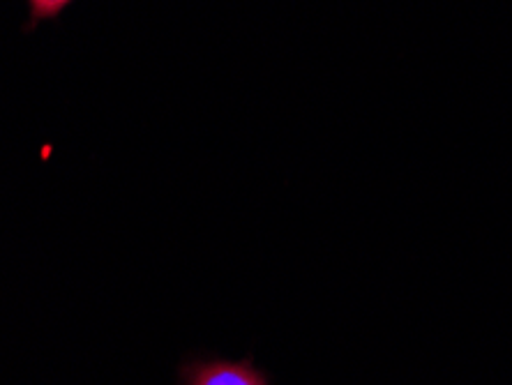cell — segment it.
I'll return each mask as SVG.
<instances>
[{"label":"cell","mask_w":512,"mask_h":385,"mask_svg":"<svg viewBox=\"0 0 512 385\" xmlns=\"http://www.w3.org/2000/svg\"><path fill=\"white\" fill-rule=\"evenodd\" d=\"M74 0H28V30L40 26L42 21H56L60 14H63L67 7H70Z\"/></svg>","instance_id":"obj_2"},{"label":"cell","mask_w":512,"mask_h":385,"mask_svg":"<svg viewBox=\"0 0 512 385\" xmlns=\"http://www.w3.org/2000/svg\"><path fill=\"white\" fill-rule=\"evenodd\" d=\"M183 385H270L268 374L252 362L224 360V358H197L180 367Z\"/></svg>","instance_id":"obj_1"}]
</instances>
